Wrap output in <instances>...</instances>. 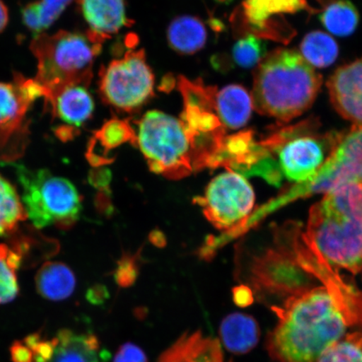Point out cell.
Here are the masks:
<instances>
[{"label": "cell", "mask_w": 362, "mask_h": 362, "mask_svg": "<svg viewBox=\"0 0 362 362\" xmlns=\"http://www.w3.org/2000/svg\"><path fill=\"white\" fill-rule=\"evenodd\" d=\"M255 35L245 34L234 45L232 60L235 64L243 68L255 67L266 56L265 45Z\"/></svg>", "instance_id": "f546056e"}, {"label": "cell", "mask_w": 362, "mask_h": 362, "mask_svg": "<svg viewBox=\"0 0 362 362\" xmlns=\"http://www.w3.org/2000/svg\"><path fill=\"white\" fill-rule=\"evenodd\" d=\"M194 201L216 228L228 230L247 221L255 206V194L243 175L228 170L211 180L204 197Z\"/></svg>", "instance_id": "9c48e42d"}, {"label": "cell", "mask_w": 362, "mask_h": 362, "mask_svg": "<svg viewBox=\"0 0 362 362\" xmlns=\"http://www.w3.org/2000/svg\"><path fill=\"white\" fill-rule=\"evenodd\" d=\"M311 122L284 127L272 134L282 173L291 181L305 182L313 178L325 158L322 139L309 134Z\"/></svg>", "instance_id": "30bf717a"}, {"label": "cell", "mask_w": 362, "mask_h": 362, "mask_svg": "<svg viewBox=\"0 0 362 362\" xmlns=\"http://www.w3.org/2000/svg\"><path fill=\"white\" fill-rule=\"evenodd\" d=\"M30 106L15 83H0V131H16L27 127L25 117Z\"/></svg>", "instance_id": "d4e9b609"}, {"label": "cell", "mask_w": 362, "mask_h": 362, "mask_svg": "<svg viewBox=\"0 0 362 362\" xmlns=\"http://www.w3.org/2000/svg\"><path fill=\"white\" fill-rule=\"evenodd\" d=\"M170 47L182 55H192L205 47L207 31L197 17L183 16L175 18L167 31Z\"/></svg>", "instance_id": "603a6c76"}, {"label": "cell", "mask_w": 362, "mask_h": 362, "mask_svg": "<svg viewBox=\"0 0 362 362\" xmlns=\"http://www.w3.org/2000/svg\"><path fill=\"white\" fill-rule=\"evenodd\" d=\"M103 43L88 31L83 35L61 30L36 36L30 49L38 61L35 80L47 92L45 101L68 86L87 87L92 79L94 59L100 53Z\"/></svg>", "instance_id": "3957f363"}, {"label": "cell", "mask_w": 362, "mask_h": 362, "mask_svg": "<svg viewBox=\"0 0 362 362\" xmlns=\"http://www.w3.org/2000/svg\"><path fill=\"white\" fill-rule=\"evenodd\" d=\"M16 171L27 218L35 228L56 226L67 229L78 221L81 197L70 180L47 170H31L21 165H16Z\"/></svg>", "instance_id": "277c9868"}, {"label": "cell", "mask_w": 362, "mask_h": 362, "mask_svg": "<svg viewBox=\"0 0 362 362\" xmlns=\"http://www.w3.org/2000/svg\"><path fill=\"white\" fill-rule=\"evenodd\" d=\"M10 351L12 362H33V351L23 341L13 342Z\"/></svg>", "instance_id": "d590c367"}, {"label": "cell", "mask_w": 362, "mask_h": 362, "mask_svg": "<svg viewBox=\"0 0 362 362\" xmlns=\"http://www.w3.org/2000/svg\"><path fill=\"white\" fill-rule=\"evenodd\" d=\"M251 94L240 85L226 86L217 90L215 110L225 128L238 129L245 126L252 115Z\"/></svg>", "instance_id": "ffe728a7"}, {"label": "cell", "mask_w": 362, "mask_h": 362, "mask_svg": "<svg viewBox=\"0 0 362 362\" xmlns=\"http://www.w3.org/2000/svg\"><path fill=\"white\" fill-rule=\"evenodd\" d=\"M279 323L267 339L276 362H317L349 327L327 289L311 288L272 307Z\"/></svg>", "instance_id": "6da1fadb"}, {"label": "cell", "mask_w": 362, "mask_h": 362, "mask_svg": "<svg viewBox=\"0 0 362 362\" xmlns=\"http://www.w3.org/2000/svg\"><path fill=\"white\" fill-rule=\"evenodd\" d=\"M137 146V134L128 122L113 117L95 131L88 146L87 158L95 168L110 164L115 158L110 156L113 149L126 143Z\"/></svg>", "instance_id": "e0dca14e"}, {"label": "cell", "mask_w": 362, "mask_h": 362, "mask_svg": "<svg viewBox=\"0 0 362 362\" xmlns=\"http://www.w3.org/2000/svg\"><path fill=\"white\" fill-rule=\"evenodd\" d=\"M26 212L16 189L0 175V237L16 232Z\"/></svg>", "instance_id": "f1b7e54d"}, {"label": "cell", "mask_w": 362, "mask_h": 362, "mask_svg": "<svg viewBox=\"0 0 362 362\" xmlns=\"http://www.w3.org/2000/svg\"><path fill=\"white\" fill-rule=\"evenodd\" d=\"M276 241L291 252L298 264L324 284L348 325H362V292L332 268L296 223H288L276 234Z\"/></svg>", "instance_id": "52a82bcc"}, {"label": "cell", "mask_w": 362, "mask_h": 362, "mask_svg": "<svg viewBox=\"0 0 362 362\" xmlns=\"http://www.w3.org/2000/svg\"><path fill=\"white\" fill-rule=\"evenodd\" d=\"M111 180V173L110 170L105 168H95L90 172L89 182L94 187L98 189H107Z\"/></svg>", "instance_id": "8d00e7d4"}, {"label": "cell", "mask_w": 362, "mask_h": 362, "mask_svg": "<svg viewBox=\"0 0 362 362\" xmlns=\"http://www.w3.org/2000/svg\"><path fill=\"white\" fill-rule=\"evenodd\" d=\"M51 362H99V341L93 334H76L62 329L57 334Z\"/></svg>", "instance_id": "7402d4cb"}, {"label": "cell", "mask_w": 362, "mask_h": 362, "mask_svg": "<svg viewBox=\"0 0 362 362\" xmlns=\"http://www.w3.org/2000/svg\"><path fill=\"white\" fill-rule=\"evenodd\" d=\"M90 33L103 42L133 24L126 16V0H78Z\"/></svg>", "instance_id": "2e32d148"}, {"label": "cell", "mask_w": 362, "mask_h": 362, "mask_svg": "<svg viewBox=\"0 0 362 362\" xmlns=\"http://www.w3.org/2000/svg\"><path fill=\"white\" fill-rule=\"evenodd\" d=\"M54 116L79 128L92 116L94 103L85 86L72 85L57 90L47 100Z\"/></svg>", "instance_id": "ac0fdd59"}, {"label": "cell", "mask_w": 362, "mask_h": 362, "mask_svg": "<svg viewBox=\"0 0 362 362\" xmlns=\"http://www.w3.org/2000/svg\"><path fill=\"white\" fill-rule=\"evenodd\" d=\"M24 257L25 253L16 243L0 244V305L13 301L19 293L17 271Z\"/></svg>", "instance_id": "cb8c5ba5"}, {"label": "cell", "mask_w": 362, "mask_h": 362, "mask_svg": "<svg viewBox=\"0 0 362 362\" xmlns=\"http://www.w3.org/2000/svg\"><path fill=\"white\" fill-rule=\"evenodd\" d=\"M74 272L63 262H47L35 276V286L40 296L51 301L69 298L76 288Z\"/></svg>", "instance_id": "44dd1931"}, {"label": "cell", "mask_w": 362, "mask_h": 362, "mask_svg": "<svg viewBox=\"0 0 362 362\" xmlns=\"http://www.w3.org/2000/svg\"><path fill=\"white\" fill-rule=\"evenodd\" d=\"M317 362H362V333L349 334L333 344Z\"/></svg>", "instance_id": "4dcf8cb0"}, {"label": "cell", "mask_w": 362, "mask_h": 362, "mask_svg": "<svg viewBox=\"0 0 362 362\" xmlns=\"http://www.w3.org/2000/svg\"><path fill=\"white\" fill-rule=\"evenodd\" d=\"M155 78L143 49L127 52L100 72L99 89L104 102L124 112H133L153 95Z\"/></svg>", "instance_id": "ba28073f"}, {"label": "cell", "mask_w": 362, "mask_h": 362, "mask_svg": "<svg viewBox=\"0 0 362 362\" xmlns=\"http://www.w3.org/2000/svg\"><path fill=\"white\" fill-rule=\"evenodd\" d=\"M221 343L235 355H244L255 349L260 338V328L252 316L233 313L221 321L219 328Z\"/></svg>", "instance_id": "d6986e66"}, {"label": "cell", "mask_w": 362, "mask_h": 362, "mask_svg": "<svg viewBox=\"0 0 362 362\" xmlns=\"http://www.w3.org/2000/svg\"><path fill=\"white\" fill-rule=\"evenodd\" d=\"M255 257L251 281L257 291L280 296H296L313 286V277L301 268L291 252L277 242Z\"/></svg>", "instance_id": "8fae6325"}, {"label": "cell", "mask_w": 362, "mask_h": 362, "mask_svg": "<svg viewBox=\"0 0 362 362\" xmlns=\"http://www.w3.org/2000/svg\"><path fill=\"white\" fill-rule=\"evenodd\" d=\"M72 0H40L27 4L22 10V20L30 30L39 35L62 15Z\"/></svg>", "instance_id": "83f0119b"}, {"label": "cell", "mask_w": 362, "mask_h": 362, "mask_svg": "<svg viewBox=\"0 0 362 362\" xmlns=\"http://www.w3.org/2000/svg\"><path fill=\"white\" fill-rule=\"evenodd\" d=\"M138 124L137 146L153 173L170 180L192 173V142L182 121L165 112L149 111Z\"/></svg>", "instance_id": "5b68a950"}, {"label": "cell", "mask_w": 362, "mask_h": 362, "mask_svg": "<svg viewBox=\"0 0 362 362\" xmlns=\"http://www.w3.org/2000/svg\"><path fill=\"white\" fill-rule=\"evenodd\" d=\"M216 1H219L221 3H228L229 0H216Z\"/></svg>", "instance_id": "b9f144b4"}, {"label": "cell", "mask_w": 362, "mask_h": 362, "mask_svg": "<svg viewBox=\"0 0 362 362\" xmlns=\"http://www.w3.org/2000/svg\"><path fill=\"white\" fill-rule=\"evenodd\" d=\"M320 20L329 33L346 37L355 33L360 17L354 4L348 0H337L325 8Z\"/></svg>", "instance_id": "4316f807"}, {"label": "cell", "mask_w": 362, "mask_h": 362, "mask_svg": "<svg viewBox=\"0 0 362 362\" xmlns=\"http://www.w3.org/2000/svg\"><path fill=\"white\" fill-rule=\"evenodd\" d=\"M8 21V8L1 0H0V33L6 28Z\"/></svg>", "instance_id": "ab89813d"}, {"label": "cell", "mask_w": 362, "mask_h": 362, "mask_svg": "<svg viewBox=\"0 0 362 362\" xmlns=\"http://www.w3.org/2000/svg\"><path fill=\"white\" fill-rule=\"evenodd\" d=\"M55 134L62 141H70L74 139L76 134H78V131L75 129V127L64 125L58 127L55 129Z\"/></svg>", "instance_id": "f35d334b"}, {"label": "cell", "mask_w": 362, "mask_h": 362, "mask_svg": "<svg viewBox=\"0 0 362 362\" xmlns=\"http://www.w3.org/2000/svg\"><path fill=\"white\" fill-rule=\"evenodd\" d=\"M339 185L362 183V125L334 136L329 157L324 164Z\"/></svg>", "instance_id": "5bb4252c"}, {"label": "cell", "mask_w": 362, "mask_h": 362, "mask_svg": "<svg viewBox=\"0 0 362 362\" xmlns=\"http://www.w3.org/2000/svg\"><path fill=\"white\" fill-rule=\"evenodd\" d=\"M113 362H148L146 352L134 343L127 342L117 351Z\"/></svg>", "instance_id": "e575fe53"}, {"label": "cell", "mask_w": 362, "mask_h": 362, "mask_svg": "<svg viewBox=\"0 0 362 362\" xmlns=\"http://www.w3.org/2000/svg\"><path fill=\"white\" fill-rule=\"evenodd\" d=\"M24 100L30 106L38 98L47 96V90L35 79H26L21 75L15 76V83Z\"/></svg>", "instance_id": "d6a6232c"}, {"label": "cell", "mask_w": 362, "mask_h": 362, "mask_svg": "<svg viewBox=\"0 0 362 362\" xmlns=\"http://www.w3.org/2000/svg\"><path fill=\"white\" fill-rule=\"evenodd\" d=\"M322 76L300 53L275 49L257 66L251 94L253 107L260 115L288 123L313 105Z\"/></svg>", "instance_id": "7a4b0ae2"}, {"label": "cell", "mask_w": 362, "mask_h": 362, "mask_svg": "<svg viewBox=\"0 0 362 362\" xmlns=\"http://www.w3.org/2000/svg\"><path fill=\"white\" fill-rule=\"evenodd\" d=\"M233 301L239 307H247L255 301L253 293L246 285H240L233 291Z\"/></svg>", "instance_id": "74e56055"}, {"label": "cell", "mask_w": 362, "mask_h": 362, "mask_svg": "<svg viewBox=\"0 0 362 362\" xmlns=\"http://www.w3.org/2000/svg\"><path fill=\"white\" fill-rule=\"evenodd\" d=\"M300 52L301 56L312 66L325 68L337 60L339 47L332 35L316 30L307 34L303 39Z\"/></svg>", "instance_id": "484cf974"}, {"label": "cell", "mask_w": 362, "mask_h": 362, "mask_svg": "<svg viewBox=\"0 0 362 362\" xmlns=\"http://www.w3.org/2000/svg\"><path fill=\"white\" fill-rule=\"evenodd\" d=\"M157 362H224V357L218 339L196 330L181 334Z\"/></svg>", "instance_id": "9a60e30c"}, {"label": "cell", "mask_w": 362, "mask_h": 362, "mask_svg": "<svg viewBox=\"0 0 362 362\" xmlns=\"http://www.w3.org/2000/svg\"><path fill=\"white\" fill-rule=\"evenodd\" d=\"M306 236L329 264L356 274L362 269V219L323 200L310 211Z\"/></svg>", "instance_id": "8992f818"}, {"label": "cell", "mask_w": 362, "mask_h": 362, "mask_svg": "<svg viewBox=\"0 0 362 362\" xmlns=\"http://www.w3.org/2000/svg\"><path fill=\"white\" fill-rule=\"evenodd\" d=\"M327 85L330 102L339 115L362 125V58L338 68Z\"/></svg>", "instance_id": "4fadbf2b"}, {"label": "cell", "mask_w": 362, "mask_h": 362, "mask_svg": "<svg viewBox=\"0 0 362 362\" xmlns=\"http://www.w3.org/2000/svg\"><path fill=\"white\" fill-rule=\"evenodd\" d=\"M100 294H101V296H104V294H107L105 288H102V287H99V288H95L90 289L88 294V300L90 302H93V303H96L97 301L100 302V301H102L103 298V296H100Z\"/></svg>", "instance_id": "60d3db41"}, {"label": "cell", "mask_w": 362, "mask_h": 362, "mask_svg": "<svg viewBox=\"0 0 362 362\" xmlns=\"http://www.w3.org/2000/svg\"><path fill=\"white\" fill-rule=\"evenodd\" d=\"M137 267L132 257H124L121 259L115 272V279L121 287H129L132 285L137 277Z\"/></svg>", "instance_id": "836d02e7"}, {"label": "cell", "mask_w": 362, "mask_h": 362, "mask_svg": "<svg viewBox=\"0 0 362 362\" xmlns=\"http://www.w3.org/2000/svg\"><path fill=\"white\" fill-rule=\"evenodd\" d=\"M310 11L307 0H245L240 18L247 34L288 44L296 35V30L287 16Z\"/></svg>", "instance_id": "7c38bea8"}, {"label": "cell", "mask_w": 362, "mask_h": 362, "mask_svg": "<svg viewBox=\"0 0 362 362\" xmlns=\"http://www.w3.org/2000/svg\"><path fill=\"white\" fill-rule=\"evenodd\" d=\"M33 354V362H51L56 348V338L47 339L40 333L30 334L23 339Z\"/></svg>", "instance_id": "1f68e13d"}]
</instances>
